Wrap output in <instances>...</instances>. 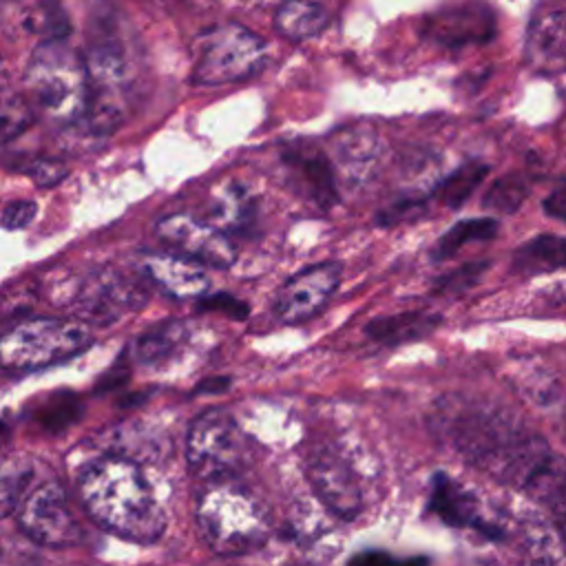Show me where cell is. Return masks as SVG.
<instances>
[{
	"instance_id": "6",
	"label": "cell",
	"mask_w": 566,
	"mask_h": 566,
	"mask_svg": "<svg viewBox=\"0 0 566 566\" xmlns=\"http://www.w3.org/2000/svg\"><path fill=\"white\" fill-rule=\"evenodd\" d=\"M91 343V334L80 323L60 318L20 321L2 334V369L38 371L77 356Z\"/></svg>"
},
{
	"instance_id": "38",
	"label": "cell",
	"mask_w": 566,
	"mask_h": 566,
	"mask_svg": "<svg viewBox=\"0 0 566 566\" xmlns=\"http://www.w3.org/2000/svg\"><path fill=\"white\" fill-rule=\"evenodd\" d=\"M230 385V378H208L203 382L197 385V394H219V391H226V387Z\"/></svg>"
},
{
	"instance_id": "27",
	"label": "cell",
	"mask_w": 566,
	"mask_h": 566,
	"mask_svg": "<svg viewBox=\"0 0 566 566\" xmlns=\"http://www.w3.org/2000/svg\"><path fill=\"white\" fill-rule=\"evenodd\" d=\"M526 197H528V179L520 172H511L491 184L482 203L493 212L511 214L524 203Z\"/></svg>"
},
{
	"instance_id": "2",
	"label": "cell",
	"mask_w": 566,
	"mask_h": 566,
	"mask_svg": "<svg viewBox=\"0 0 566 566\" xmlns=\"http://www.w3.org/2000/svg\"><path fill=\"white\" fill-rule=\"evenodd\" d=\"M24 88L31 106L46 119L62 126L86 119V57L66 38L40 40L24 69Z\"/></svg>"
},
{
	"instance_id": "30",
	"label": "cell",
	"mask_w": 566,
	"mask_h": 566,
	"mask_svg": "<svg viewBox=\"0 0 566 566\" xmlns=\"http://www.w3.org/2000/svg\"><path fill=\"white\" fill-rule=\"evenodd\" d=\"M31 122V102H24L20 95H7L2 104V139L11 142L20 135Z\"/></svg>"
},
{
	"instance_id": "29",
	"label": "cell",
	"mask_w": 566,
	"mask_h": 566,
	"mask_svg": "<svg viewBox=\"0 0 566 566\" xmlns=\"http://www.w3.org/2000/svg\"><path fill=\"white\" fill-rule=\"evenodd\" d=\"M486 268H489L486 261L467 263V265H462V268H458V270H451L449 274L436 279L433 290H436V294H442V296L462 294L464 290L473 287V285L482 279V274L486 272Z\"/></svg>"
},
{
	"instance_id": "31",
	"label": "cell",
	"mask_w": 566,
	"mask_h": 566,
	"mask_svg": "<svg viewBox=\"0 0 566 566\" xmlns=\"http://www.w3.org/2000/svg\"><path fill=\"white\" fill-rule=\"evenodd\" d=\"M20 170L33 179V184L42 186V188H49V186H55L60 184L69 168L62 164V161H55V159H46V157H33V159H27V164L20 166Z\"/></svg>"
},
{
	"instance_id": "12",
	"label": "cell",
	"mask_w": 566,
	"mask_h": 566,
	"mask_svg": "<svg viewBox=\"0 0 566 566\" xmlns=\"http://www.w3.org/2000/svg\"><path fill=\"white\" fill-rule=\"evenodd\" d=\"M495 33V15L482 2H464L442 9L424 20V38L447 46L460 49L469 44L489 42Z\"/></svg>"
},
{
	"instance_id": "7",
	"label": "cell",
	"mask_w": 566,
	"mask_h": 566,
	"mask_svg": "<svg viewBox=\"0 0 566 566\" xmlns=\"http://www.w3.org/2000/svg\"><path fill=\"white\" fill-rule=\"evenodd\" d=\"M88 111L86 124L95 135H108L124 117L128 91V62L119 40L99 29L86 49Z\"/></svg>"
},
{
	"instance_id": "28",
	"label": "cell",
	"mask_w": 566,
	"mask_h": 566,
	"mask_svg": "<svg viewBox=\"0 0 566 566\" xmlns=\"http://www.w3.org/2000/svg\"><path fill=\"white\" fill-rule=\"evenodd\" d=\"M82 413V402L77 400L75 394L69 391H57L55 396L49 398V402L40 409L38 418L44 429L49 431H60L75 422Z\"/></svg>"
},
{
	"instance_id": "16",
	"label": "cell",
	"mask_w": 566,
	"mask_h": 566,
	"mask_svg": "<svg viewBox=\"0 0 566 566\" xmlns=\"http://www.w3.org/2000/svg\"><path fill=\"white\" fill-rule=\"evenodd\" d=\"M146 276L170 298L195 301L208 294L210 279L203 263L186 254H150L144 259Z\"/></svg>"
},
{
	"instance_id": "37",
	"label": "cell",
	"mask_w": 566,
	"mask_h": 566,
	"mask_svg": "<svg viewBox=\"0 0 566 566\" xmlns=\"http://www.w3.org/2000/svg\"><path fill=\"white\" fill-rule=\"evenodd\" d=\"M352 562L354 564H376V562H394V557L382 551H363V553L354 555Z\"/></svg>"
},
{
	"instance_id": "5",
	"label": "cell",
	"mask_w": 566,
	"mask_h": 566,
	"mask_svg": "<svg viewBox=\"0 0 566 566\" xmlns=\"http://www.w3.org/2000/svg\"><path fill=\"white\" fill-rule=\"evenodd\" d=\"M265 66V42L237 22L208 27L195 38L192 73L197 86L243 82Z\"/></svg>"
},
{
	"instance_id": "9",
	"label": "cell",
	"mask_w": 566,
	"mask_h": 566,
	"mask_svg": "<svg viewBox=\"0 0 566 566\" xmlns=\"http://www.w3.org/2000/svg\"><path fill=\"white\" fill-rule=\"evenodd\" d=\"M157 237L175 252L203 265L230 268L237 261V248L230 234L212 221H201L190 214H168L159 219Z\"/></svg>"
},
{
	"instance_id": "14",
	"label": "cell",
	"mask_w": 566,
	"mask_h": 566,
	"mask_svg": "<svg viewBox=\"0 0 566 566\" xmlns=\"http://www.w3.org/2000/svg\"><path fill=\"white\" fill-rule=\"evenodd\" d=\"M427 511L438 515L447 526L471 528L489 539L504 537L502 528L482 515L480 502L475 500V495L442 471L431 478Z\"/></svg>"
},
{
	"instance_id": "35",
	"label": "cell",
	"mask_w": 566,
	"mask_h": 566,
	"mask_svg": "<svg viewBox=\"0 0 566 566\" xmlns=\"http://www.w3.org/2000/svg\"><path fill=\"white\" fill-rule=\"evenodd\" d=\"M35 210L38 206L29 199H15V201H9L4 208H2V228L4 230H20V228H27L33 217H35Z\"/></svg>"
},
{
	"instance_id": "22",
	"label": "cell",
	"mask_w": 566,
	"mask_h": 566,
	"mask_svg": "<svg viewBox=\"0 0 566 566\" xmlns=\"http://www.w3.org/2000/svg\"><path fill=\"white\" fill-rule=\"evenodd\" d=\"M559 268H566V237L557 234H539L520 245L513 256V270L524 274L553 272Z\"/></svg>"
},
{
	"instance_id": "3",
	"label": "cell",
	"mask_w": 566,
	"mask_h": 566,
	"mask_svg": "<svg viewBox=\"0 0 566 566\" xmlns=\"http://www.w3.org/2000/svg\"><path fill=\"white\" fill-rule=\"evenodd\" d=\"M2 511L13 513L18 528L42 546L69 548L82 542L64 489L53 478H38L33 471L4 473Z\"/></svg>"
},
{
	"instance_id": "26",
	"label": "cell",
	"mask_w": 566,
	"mask_h": 566,
	"mask_svg": "<svg viewBox=\"0 0 566 566\" xmlns=\"http://www.w3.org/2000/svg\"><path fill=\"white\" fill-rule=\"evenodd\" d=\"M489 175V166L480 161H469L460 168H455L438 188V197L447 208H460L473 190L482 184V179Z\"/></svg>"
},
{
	"instance_id": "17",
	"label": "cell",
	"mask_w": 566,
	"mask_h": 566,
	"mask_svg": "<svg viewBox=\"0 0 566 566\" xmlns=\"http://www.w3.org/2000/svg\"><path fill=\"white\" fill-rule=\"evenodd\" d=\"M524 57L539 73H566V9H553L531 20Z\"/></svg>"
},
{
	"instance_id": "8",
	"label": "cell",
	"mask_w": 566,
	"mask_h": 566,
	"mask_svg": "<svg viewBox=\"0 0 566 566\" xmlns=\"http://www.w3.org/2000/svg\"><path fill=\"white\" fill-rule=\"evenodd\" d=\"M186 458L190 471L199 478L223 480L245 467L248 442L228 411L208 409L190 424Z\"/></svg>"
},
{
	"instance_id": "33",
	"label": "cell",
	"mask_w": 566,
	"mask_h": 566,
	"mask_svg": "<svg viewBox=\"0 0 566 566\" xmlns=\"http://www.w3.org/2000/svg\"><path fill=\"white\" fill-rule=\"evenodd\" d=\"M199 310L203 312H223L226 316L234 318V321H243L250 314V305L243 303L241 298L219 292V294H206L199 301Z\"/></svg>"
},
{
	"instance_id": "21",
	"label": "cell",
	"mask_w": 566,
	"mask_h": 566,
	"mask_svg": "<svg viewBox=\"0 0 566 566\" xmlns=\"http://www.w3.org/2000/svg\"><path fill=\"white\" fill-rule=\"evenodd\" d=\"M188 327L179 321H166L144 334L133 343V358L142 367H161L175 358V354L186 343Z\"/></svg>"
},
{
	"instance_id": "25",
	"label": "cell",
	"mask_w": 566,
	"mask_h": 566,
	"mask_svg": "<svg viewBox=\"0 0 566 566\" xmlns=\"http://www.w3.org/2000/svg\"><path fill=\"white\" fill-rule=\"evenodd\" d=\"M24 22L42 40L66 38L71 31L69 15L60 0H27Z\"/></svg>"
},
{
	"instance_id": "18",
	"label": "cell",
	"mask_w": 566,
	"mask_h": 566,
	"mask_svg": "<svg viewBox=\"0 0 566 566\" xmlns=\"http://www.w3.org/2000/svg\"><path fill=\"white\" fill-rule=\"evenodd\" d=\"M256 219L254 195L241 181H226L212 192L210 221L228 234H239L252 228Z\"/></svg>"
},
{
	"instance_id": "20",
	"label": "cell",
	"mask_w": 566,
	"mask_h": 566,
	"mask_svg": "<svg viewBox=\"0 0 566 566\" xmlns=\"http://www.w3.org/2000/svg\"><path fill=\"white\" fill-rule=\"evenodd\" d=\"M327 24L329 13L314 0H283L274 11V29L292 42L310 40Z\"/></svg>"
},
{
	"instance_id": "13",
	"label": "cell",
	"mask_w": 566,
	"mask_h": 566,
	"mask_svg": "<svg viewBox=\"0 0 566 566\" xmlns=\"http://www.w3.org/2000/svg\"><path fill=\"white\" fill-rule=\"evenodd\" d=\"M307 480L318 500L336 517L352 522L363 511V493L354 471L332 453H318L307 464Z\"/></svg>"
},
{
	"instance_id": "24",
	"label": "cell",
	"mask_w": 566,
	"mask_h": 566,
	"mask_svg": "<svg viewBox=\"0 0 566 566\" xmlns=\"http://www.w3.org/2000/svg\"><path fill=\"white\" fill-rule=\"evenodd\" d=\"M497 234V221L491 217H475V219H462L453 223L431 248L433 261H447L455 256L467 243H480L489 241Z\"/></svg>"
},
{
	"instance_id": "32",
	"label": "cell",
	"mask_w": 566,
	"mask_h": 566,
	"mask_svg": "<svg viewBox=\"0 0 566 566\" xmlns=\"http://www.w3.org/2000/svg\"><path fill=\"white\" fill-rule=\"evenodd\" d=\"M424 208H427V206H424L422 199H411V197H407V199H400V201H396V203L382 208V210L378 212V217H376V223H378V226H385V228H391V226H398V223H405V221L409 223V221L422 217V214H424Z\"/></svg>"
},
{
	"instance_id": "34",
	"label": "cell",
	"mask_w": 566,
	"mask_h": 566,
	"mask_svg": "<svg viewBox=\"0 0 566 566\" xmlns=\"http://www.w3.org/2000/svg\"><path fill=\"white\" fill-rule=\"evenodd\" d=\"M340 150H343V166L354 172L358 170V166H369V161L376 157V150H374V142L371 137H352V139H345L340 144Z\"/></svg>"
},
{
	"instance_id": "10",
	"label": "cell",
	"mask_w": 566,
	"mask_h": 566,
	"mask_svg": "<svg viewBox=\"0 0 566 566\" xmlns=\"http://www.w3.org/2000/svg\"><path fill=\"white\" fill-rule=\"evenodd\" d=\"M340 281L338 263H316L294 276H290L274 301V314L281 323L294 325L312 318L318 310L325 307L327 298L336 292Z\"/></svg>"
},
{
	"instance_id": "15",
	"label": "cell",
	"mask_w": 566,
	"mask_h": 566,
	"mask_svg": "<svg viewBox=\"0 0 566 566\" xmlns=\"http://www.w3.org/2000/svg\"><path fill=\"white\" fill-rule=\"evenodd\" d=\"M281 159L290 168V172L296 177L301 186V195H305L318 208L327 210L338 201L334 166L318 146L307 142L292 144L283 150Z\"/></svg>"
},
{
	"instance_id": "36",
	"label": "cell",
	"mask_w": 566,
	"mask_h": 566,
	"mask_svg": "<svg viewBox=\"0 0 566 566\" xmlns=\"http://www.w3.org/2000/svg\"><path fill=\"white\" fill-rule=\"evenodd\" d=\"M544 210L548 217L559 219L566 223V181H562L546 199H544Z\"/></svg>"
},
{
	"instance_id": "4",
	"label": "cell",
	"mask_w": 566,
	"mask_h": 566,
	"mask_svg": "<svg viewBox=\"0 0 566 566\" xmlns=\"http://www.w3.org/2000/svg\"><path fill=\"white\" fill-rule=\"evenodd\" d=\"M195 520L206 544L219 555H245L268 539V517L259 502L230 484H214L197 500Z\"/></svg>"
},
{
	"instance_id": "23",
	"label": "cell",
	"mask_w": 566,
	"mask_h": 566,
	"mask_svg": "<svg viewBox=\"0 0 566 566\" xmlns=\"http://www.w3.org/2000/svg\"><path fill=\"white\" fill-rule=\"evenodd\" d=\"M557 520V531L566 546V464L559 458H551V462L535 475V480L526 486Z\"/></svg>"
},
{
	"instance_id": "19",
	"label": "cell",
	"mask_w": 566,
	"mask_h": 566,
	"mask_svg": "<svg viewBox=\"0 0 566 566\" xmlns=\"http://www.w3.org/2000/svg\"><path fill=\"white\" fill-rule=\"evenodd\" d=\"M440 321L442 318L436 312L413 310V312L374 318L371 323H367L365 332L369 338L382 345H402V343H411L429 336L440 325Z\"/></svg>"
},
{
	"instance_id": "11",
	"label": "cell",
	"mask_w": 566,
	"mask_h": 566,
	"mask_svg": "<svg viewBox=\"0 0 566 566\" xmlns=\"http://www.w3.org/2000/svg\"><path fill=\"white\" fill-rule=\"evenodd\" d=\"M144 305V292L115 272H95L80 283L73 296V312L93 323H113Z\"/></svg>"
},
{
	"instance_id": "1",
	"label": "cell",
	"mask_w": 566,
	"mask_h": 566,
	"mask_svg": "<svg viewBox=\"0 0 566 566\" xmlns=\"http://www.w3.org/2000/svg\"><path fill=\"white\" fill-rule=\"evenodd\" d=\"M80 497L104 531L137 544H153L166 528V515L139 467L122 455L95 460L80 478Z\"/></svg>"
}]
</instances>
